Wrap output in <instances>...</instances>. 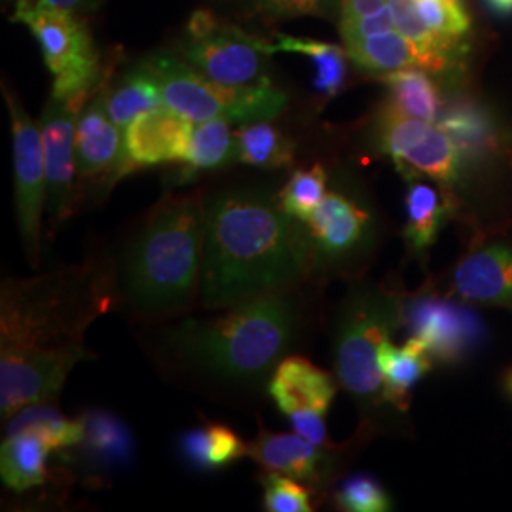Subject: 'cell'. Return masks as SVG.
I'll return each instance as SVG.
<instances>
[{
  "label": "cell",
  "instance_id": "1",
  "mask_svg": "<svg viewBox=\"0 0 512 512\" xmlns=\"http://www.w3.org/2000/svg\"><path fill=\"white\" fill-rule=\"evenodd\" d=\"M114 302L101 264L71 266L31 279H6L0 291V412L55 397L78 363L92 357L86 330Z\"/></svg>",
  "mask_w": 512,
  "mask_h": 512
},
{
  "label": "cell",
  "instance_id": "2",
  "mask_svg": "<svg viewBox=\"0 0 512 512\" xmlns=\"http://www.w3.org/2000/svg\"><path fill=\"white\" fill-rule=\"evenodd\" d=\"M313 262L306 224L262 190H226L203 203L200 298L228 308L281 293Z\"/></svg>",
  "mask_w": 512,
  "mask_h": 512
},
{
  "label": "cell",
  "instance_id": "3",
  "mask_svg": "<svg viewBox=\"0 0 512 512\" xmlns=\"http://www.w3.org/2000/svg\"><path fill=\"white\" fill-rule=\"evenodd\" d=\"M203 205L192 198L162 203L129 245L122 293L147 315L186 310L200 293Z\"/></svg>",
  "mask_w": 512,
  "mask_h": 512
},
{
  "label": "cell",
  "instance_id": "4",
  "mask_svg": "<svg viewBox=\"0 0 512 512\" xmlns=\"http://www.w3.org/2000/svg\"><path fill=\"white\" fill-rule=\"evenodd\" d=\"M298 306L291 296L262 294L215 319H186L171 342L186 361L232 380L266 374L293 340Z\"/></svg>",
  "mask_w": 512,
  "mask_h": 512
},
{
  "label": "cell",
  "instance_id": "5",
  "mask_svg": "<svg viewBox=\"0 0 512 512\" xmlns=\"http://www.w3.org/2000/svg\"><path fill=\"white\" fill-rule=\"evenodd\" d=\"M141 63L158 80L165 107L194 124L217 118L241 124L272 120L289 103L287 93L275 88L272 80L255 86H226L198 73L179 55H150Z\"/></svg>",
  "mask_w": 512,
  "mask_h": 512
},
{
  "label": "cell",
  "instance_id": "6",
  "mask_svg": "<svg viewBox=\"0 0 512 512\" xmlns=\"http://www.w3.org/2000/svg\"><path fill=\"white\" fill-rule=\"evenodd\" d=\"M403 311L397 296L376 287L357 291L344 306L334 348L336 374L344 389L363 403L384 399L378 355L403 321Z\"/></svg>",
  "mask_w": 512,
  "mask_h": 512
},
{
  "label": "cell",
  "instance_id": "7",
  "mask_svg": "<svg viewBox=\"0 0 512 512\" xmlns=\"http://www.w3.org/2000/svg\"><path fill=\"white\" fill-rule=\"evenodd\" d=\"M67 8L44 0H18L14 21L37 38L46 67L54 74L52 95L84 107L99 82V54L86 23Z\"/></svg>",
  "mask_w": 512,
  "mask_h": 512
},
{
  "label": "cell",
  "instance_id": "8",
  "mask_svg": "<svg viewBox=\"0 0 512 512\" xmlns=\"http://www.w3.org/2000/svg\"><path fill=\"white\" fill-rule=\"evenodd\" d=\"M268 42L236 25L196 12L179 46V57L203 76L226 86H255L266 76Z\"/></svg>",
  "mask_w": 512,
  "mask_h": 512
},
{
  "label": "cell",
  "instance_id": "9",
  "mask_svg": "<svg viewBox=\"0 0 512 512\" xmlns=\"http://www.w3.org/2000/svg\"><path fill=\"white\" fill-rule=\"evenodd\" d=\"M376 141L408 181L458 183L463 160L439 124L412 118L385 103L376 120Z\"/></svg>",
  "mask_w": 512,
  "mask_h": 512
},
{
  "label": "cell",
  "instance_id": "10",
  "mask_svg": "<svg viewBox=\"0 0 512 512\" xmlns=\"http://www.w3.org/2000/svg\"><path fill=\"white\" fill-rule=\"evenodd\" d=\"M4 97L12 116L14 184L19 232L25 247V255L33 266H37L40 255L42 205L46 203V164L42 131L12 93L4 90Z\"/></svg>",
  "mask_w": 512,
  "mask_h": 512
},
{
  "label": "cell",
  "instance_id": "11",
  "mask_svg": "<svg viewBox=\"0 0 512 512\" xmlns=\"http://www.w3.org/2000/svg\"><path fill=\"white\" fill-rule=\"evenodd\" d=\"M403 319L410 338L439 363L463 361L484 338V325L475 311L437 296L416 298L403 311Z\"/></svg>",
  "mask_w": 512,
  "mask_h": 512
},
{
  "label": "cell",
  "instance_id": "12",
  "mask_svg": "<svg viewBox=\"0 0 512 512\" xmlns=\"http://www.w3.org/2000/svg\"><path fill=\"white\" fill-rule=\"evenodd\" d=\"M80 109V105L52 95L40 120L46 164V205L50 217L55 220L65 217L71 202V188L76 173V126Z\"/></svg>",
  "mask_w": 512,
  "mask_h": 512
},
{
  "label": "cell",
  "instance_id": "13",
  "mask_svg": "<svg viewBox=\"0 0 512 512\" xmlns=\"http://www.w3.org/2000/svg\"><path fill=\"white\" fill-rule=\"evenodd\" d=\"M194 122L177 110L158 107L137 116L124 129L122 158L116 167L118 173H129L137 167L184 162Z\"/></svg>",
  "mask_w": 512,
  "mask_h": 512
},
{
  "label": "cell",
  "instance_id": "14",
  "mask_svg": "<svg viewBox=\"0 0 512 512\" xmlns=\"http://www.w3.org/2000/svg\"><path fill=\"white\" fill-rule=\"evenodd\" d=\"M372 217L346 196L330 192L306 224L313 262H334L355 253L365 241Z\"/></svg>",
  "mask_w": 512,
  "mask_h": 512
},
{
  "label": "cell",
  "instance_id": "15",
  "mask_svg": "<svg viewBox=\"0 0 512 512\" xmlns=\"http://www.w3.org/2000/svg\"><path fill=\"white\" fill-rule=\"evenodd\" d=\"M456 293L473 304L512 308V247L492 243L465 256L454 274Z\"/></svg>",
  "mask_w": 512,
  "mask_h": 512
},
{
  "label": "cell",
  "instance_id": "16",
  "mask_svg": "<svg viewBox=\"0 0 512 512\" xmlns=\"http://www.w3.org/2000/svg\"><path fill=\"white\" fill-rule=\"evenodd\" d=\"M124 147V131L118 128L107 110L105 93L97 95L84 109L76 126V173L95 177L109 167H118Z\"/></svg>",
  "mask_w": 512,
  "mask_h": 512
},
{
  "label": "cell",
  "instance_id": "17",
  "mask_svg": "<svg viewBox=\"0 0 512 512\" xmlns=\"http://www.w3.org/2000/svg\"><path fill=\"white\" fill-rule=\"evenodd\" d=\"M268 391L277 408L287 416L298 410L327 414L336 395V385L330 374L319 366L311 365L302 357H289L277 366Z\"/></svg>",
  "mask_w": 512,
  "mask_h": 512
},
{
  "label": "cell",
  "instance_id": "18",
  "mask_svg": "<svg viewBox=\"0 0 512 512\" xmlns=\"http://www.w3.org/2000/svg\"><path fill=\"white\" fill-rule=\"evenodd\" d=\"M247 454L268 471L293 476L296 480L317 478L327 463L321 446L300 437L298 433L260 431L249 444Z\"/></svg>",
  "mask_w": 512,
  "mask_h": 512
},
{
  "label": "cell",
  "instance_id": "19",
  "mask_svg": "<svg viewBox=\"0 0 512 512\" xmlns=\"http://www.w3.org/2000/svg\"><path fill=\"white\" fill-rule=\"evenodd\" d=\"M387 8L397 31L410 42L421 69H427L429 73H444L452 69L461 44L439 37L421 19L414 0H387Z\"/></svg>",
  "mask_w": 512,
  "mask_h": 512
},
{
  "label": "cell",
  "instance_id": "20",
  "mask_svg": "<svg viewBox=\"0 0 512 512\" xmlns=\"http://www.w3.org/2000/svg\"><path fill=\"white\" fill-rule=\"evenodd\" d=\"M452 202L439 188L414 179L406 192L404 238L416 253H425L435 245L442 226L450 219Z\"/></svg>",
  "mask_w": 512,
  "mask_h": 512
},
{
  "label": "cell",
  "instance_id": "21",
  "mask_svg": "<svg viewBox=\"0 0 512 512\" xmlns=\"http://www.w3.org/2000/svg\"><path fill=\"white\" fill-rule=\"evenodd\" d=\"M378 363L384 376V401L406 410L410 403V391L431 370L433 359L418 340L410 338L404 346L384 342L378 355Z\"/></svg>",
  "mask_w": 512,
  "mask_h": 512
},
{
  "label": "cell",
  "instance_id": "22",
  "mask_svg": "<svg viewBox=\"0 0 512 512\" xmlns=\"http://www.w3.org/2000/svg\"><path fill=\"white\" fill-rule=\"evenodd\" d=\"M50 446L37 433H8L0 448V475L8 488L25 492L46 482V458Z\"/></svg>",
  "mask_w": 512,
  "mask_h": 512
},
{
  "label": "cell",
  "instance_id": "23",
  "mask_svg": "<svg viewBox=\"0 0 512 512\" xmlns=\"http://www.w3.org/2000/svg\"><path fill=\"white\" fill-rule=\"evenodd\" d=\"M385 86L389 90V99L397 110L412 118L437 124L442 112L439 86L429 76L427 69L406 67L395 73L384 74Z\"/></svg>",
  "mask_w": 512,
  "mask_h": 512
},
{
  "label": "cell",
  "instance_id": "24",
  "mask_svg": "<svg viewBox=\"0 0 512 512\" xmlns=\"http://www.w3.org/2000/svg\"><path fill=\"white\" fill-rule=\"evenodd\" d=\"M344 48L349 59L366 73L384 76L406 67H420L410 42L397 31V27L368 37L353 38L344 42Z\"/></svg>",
  "mask_w": 512,
  "mask_h": 512
},
{
  "label": "cell",
  "instance_id": "25",
  "mask_svg": "<svg viewBox=\"0 0 512 512\" xmlns=\"http://www.w3.org/2000/svg\"><path fill=\"white\" fill-rule=\"evenodd\" d=\"M270 55L275 52H291L310 57L315 65V90L332 97L342 90L348 73V52L336 44L311 40V38L277 35L274 44L268 42Z\"/></svg>",
  "mask_w": 512,
  "mask_h": 512
},
{
  "label": "cell",
  "instance_id": "26",
  "mask_svg": "<svg viewBox=\"0 0 512 512\" xmlns=\"http://www.w3.org/2000/svg\"><path fill=\"white\" fill-rule=\"evenodd\" d=\"M105 103L112 122L124 131L137 116L162 107L164 97L158 80L141 63L131 69L109 95H105Z\"/></svg>",
  "mask_w": 512,
  "mask_h": 512
},
{
  "label": "cell",
  "instance_id": "27",
  "mask_svg": "<svg viewBox=\"0 0 512 512\" xmlns=\"http://www.w3.org/2000/svg\"><path fill=\"white\" fill-rule=\"evenodd\" d=\"M21 431L37 433L40 439L46 440L50 450H67L84 442L86 423L84 420H67L54 406L35 403L23 406L10 418L8 433Z\"/></svg>",
  "mask_w": 512,
  "mask_h": 512
},
{
  "label": "cell",
  "instance_id": "28",
  "mask_svg": "<svg viewBox=\"0 0 512 512\" xmlns=\"http://www.w3.org/2000/svg\"><path fill=\"white\" fill-rule=\"evenodd\" d=\"M238 158L236 133L226 120H205L194 124L188 154L184 160V175L220 169Z\"/></svg>",
  "mask_w": 512,
  "mask_h": 512
},
{
  "label": "cell",
  "instance_id": "29",
  "mask_svg": "<svg viewBox=\"0 0 512 512\" xmlns=\"http://www.w3.org/2000/svg\"><path fill=\"white\" fill-rule=\"evenodd\" d=\"M440 128L458 148L461 160H476L494 145V128L488 114L473 103H454L440 112Z\"/></svg>",
  "mask_w": 512,
  "mask_h": 512
},
{
  "label": "cell",
  "instance_id": "30",
  "mask_svg": "<svg viewBox=\"0 0 512 512\" xmlns=\"http://www.w3.org/2000/svg\"><path fill=\"white\" fill-rule=\"evenodd\" d=\"M183 452L194 467L211 471L243 458L249 452V444L239 439L230 427L222 423H207L202 429H194L184 435Z\"/></svg>",
  "mask_w": 512,
  "mask_h": 512
},
{
  "label": "cell",
  "instance_id": "31",
  "mask_svg": "<svg viewBox=\"0 0 512 512\" xmlns=\"http://www.w3.org/2000/svg\"><path fill=\"white\" fill-rule=\"evenodd\" d=\"M238 160L260 169H281L293 164L294 145L268 120L251 122L236 131Z\"/></svg>",
  "mask_w": 512,
  "mask_h": 512
},
{
  "label": "cell",
  "instance_id": "32",
  "mask_svg": "<svg viewBox=\"0 0 512 512\" xmlns=\"http://www.w3.org/2000/svg\"><path fill=\"white\" fill-rule=\"evenodd\" d=\"M327 190V173L321 165L296 171L279 194V205L294 219L308 222L321 205Z\"/></svg>",
  "mask_w": 512,
  "mask_h": 512
},
{
  "label": "cell",
  "instance_id": "33",
  "mask_svg": "<svg viewBox=\"0 0 512 512\" xmlns=\"http://www.w3.org/2000/svg\"><path fill=\"white\" fill-rule=\"evenodd\" d=\"M421 19L448 42L459 44L471 31V18L459 0H414Z\"/></svg>",
  "mask_w": 512,
  "mask_h": 512
},
{
  "label": "cell",
  "instance_id": "34",
  "mask_svg": "<svg viewBox=\"0 0 512 512\" xmlns=\"http://www.w3.org/2000/svg\"><path fill=\"white\" fill-rule=\"evenodd\" d=\"M86 437L84 442L95 454V458H128L129 435L120 421L107 414H92L86 420Z\"/></svg>",
  "mask_w": 512,
  "mask_h": 512
},
{
  "label": "cell",
  "instance_id": "35",
  "mask_svg": "<svg viewBox=\"0 0 512 512\" xmlns=\"http://www.w3.org/2000/svg\"><path fill=\"white\" fill-rule=\"evenodd\" d=\"M336 503L349 512L391 511V499L372 476L355 475L344 480L336 492Z\"/></svg>",
  "mask_w": 512,
  "mask_h": 512
},
{
  "label": "cell",
  "instance_id": "36",
  "mask_svg": "<svg viewBox=\"0 0 512 512\" xmlns=\"http://www.w3.org/2000/svg\"><path fill=\"white\" fill-rule=\"evenodd\" d=\"M264 507L270 512H310V492L300 486L293 476L270 471L262 476Z\"/></svg>",
  "mask_w": 512,
  "mask_h": 512
},
{
  "label": "cell",
  "instance_id": "37",
  "mask_svg": "<svg viewBox=\"0 0 512 512\" xmlns=\"http://www.w3.org/2000/svg\"><path fill=\"white\" fill-rule=\"evenodd\" d=\"M260 14L268 18L325 16L336 0H251Z\"/></svg>",
  "mask_w": 512,
  "mask_h": 512
},
{
  "label": "cell",
  "instance_id": "38",
  "mask_svg": "<svg viewBox=\"0 0 512 512\" xmlns=\"http://www.w3.org/2000/svg\"><path fill=\"white\" fill-rule=\"evenodd\" d=\"M293 429L306 440H310L317 446H327L329 435L325 425V414L317 410H298L289 416Z\"/></svg>",
  "mask_w": 512,
  "mask_h": 512
},
{
  "label": "cell",
  "instance_id": "39",
  "mask_svg": "<svg viewBox=\"0 0 512 512\" xmlns=\"http://www.w3.org/2000/svg\"><path fill=\"white\" fill-rule=\"evenodd\" d=\"M387 0H340V21L357 19L384 10Z\"/></svg>",
  "mask_w": 512,
  "mask_h": 512
},
{
  "label": "cell",
  "instance_id": "40",
  "mask_svg": "<svg viewBox=\"0 0 512 512\" xmlns=\"http://www.w3.org/2000/svg\"><path fill=\"white\" fill-rule=\"evenodd\" d=\"M44 2L54 4V6H61V8H67L71 12H86V10L97 8L103 0H44Z\"/></svg>",
  "mask_w": 512,
  "mask_h": 512
},
{
  "label": "cell",
  "instance_id": "41",
  "mask_svg": "<svg viewBox=\"0 0 512 512\" xmlns=\"http://www.w3.org/2000/svg\"><path fill=\"white\" fill-rule=\"evenodd\" d=\"M484 4L495 16H501V18L512 16V0H484Z\"/></svg>",
  "mask_w": 512,
  "mask_h": 512
},
{
  "label": "cell",
  "instance_id": "42",
  "mask_svg": "<svg viewBox=\"0 0 512 512\" xmlns=\"http://www.w3.org/2000/svg\"><path fill=\"white\" fill-rule=\"evenodd\" d=\"M505 389H507V393L512 397V368L507 372V376H505Z\"/></svg>",
  "mask_w": 512,
  "mask_h": 512
},
{
  "label": "cell",
  "instance_id": "43",
  "mask_svg": "<svg viewBox=\"0 0 512 512\" xmlns=\"http://www.w3.org/2000/svg\"><path fill=\"white\" fill-rule=\"evenodd\" d=\"M507 147H509V150L512 152V133L507 137Z\"/></svg>",
  "mask_w": 512,
  "mask_h": 512
}]
</instances>
